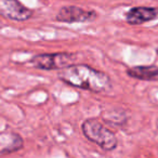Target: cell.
Masks as SVG:
<instances>
[{
	"label": "cell",
	"mask_w": 158,
	"mask_h": 158,
	"mask_svg": "<svg viewBox=\"0 0 158 158\" xmlns=\"http://www.w3.org/2000/svg\"><path fill=\"white\" fill-rule=\"evenodd\" d=\"M128 76L143 81H158V66L141 65L134 66L127 70Z\"/></svg>",
	"instance_id": "52a82bcc"
},
{
	"label": "cell",
	"mask_w": 158,
	"mask_h": 158,
	"mask_svg": "<svg viewBox=\"0 0 158 158\" xmlns=\"http://www.w3.org/2000/svg\"><path fill=\"white\" fill-rule=\"evenodd\" d=\"M158 19V8L134 7L126 13V21L130 25H140Z\"/></svg>",
	"instance_id": "8992f818"
},
{
	"label": "cell",
	"mask_w": 158,
	"mask_h": 158,
	"mask_svg": "<svg viewBox=\"0 0 158 158\" xmlns=\"http://www.w3.org/2000/svg\"><path fill=\"white\" fill-rule=\"evenodd\" d=\"M81 130L84 135L90 142L95 143L106 152L114 151L118 145V140L114 132L95 119L85 120L81 125Z\"/></svg>",
	"instance_id": "7a4b0ae2"
},
{
	"label": "cell",
	"mask_w": 158,
	"mask_h": 158,
	"mask_svg": "<svg viewBox=\"0 0 158 158\" xmlns=\"http://www.w3.org/2000/svg\"><path fill=\"white\" fill-rule=\"evenodd\" d=\"M23 147V140L19 134H13V140H12V144L7 146L5 149L1 151V154H10L12 152L19 151Z\"/></svg>",
	"instance_id": "ba28073f"
},
{
	"label": "cell",
	"mask_w": 158,
	"mask_h": 158,
	"mask_svg": "<svg viewBox=\"0 0 158 158\" xmlns=\"http://www.w3.org/2000/svg\"><path fill=\"white\" fill-rule=\"evenodd\" d=\"M76 55L74 53H52V54H38L31 60L29 63L36 68L44 70H61L72 65Z\"/></svg>",
	"instance_id": "3957f363"
},
{
	"label": "cell",
	"mask_w": 158,
	"mask_h": 158,
	"mask_svg": "<svg viewBox=\"0 0 158 158\" xmlns=\"http://www.w3.org/2000/svg\"><path fill=\"white\" fill-rule=\"evenodd\" d=\"M97 16L98 14L95 11L85 10L76 6H65L59 10L55 19L63 23H86L93 22Z\"/></svg>",
	"instance_id": "277c9868"
},
{
	"label": "cell",
	"mask_w": 158,
	"mask_h": 158,
	"mask_svg": "<svg viewBox=\"0 0 158 158\" xmlns=\"http://www.w3.org/2000/svg\"><path fill=\"white\" fill-rule=\"evenodd\" d=\"M59 78L76 88L100 93L112 88V80L106 73L85 64H72L60 70Z\"/></svg>",
	"instance_id": "6da1fadb"
},
{
	"label": "cell",
	"mask_w": 158,
	"mask_h": 158,
	"mask_svg": "<svg viewBox=\"0 0 158 158\" xmlns=\"http://www.w3.org/2000/svg\"><path fill=\"white\" fill-rule=\"evenodd\" d=\"M0 15L12 21L23 22L33 15V11L19 0H0Z\"/></svg>",
	"instance_id": "5b68a950"
}]
</instances>
